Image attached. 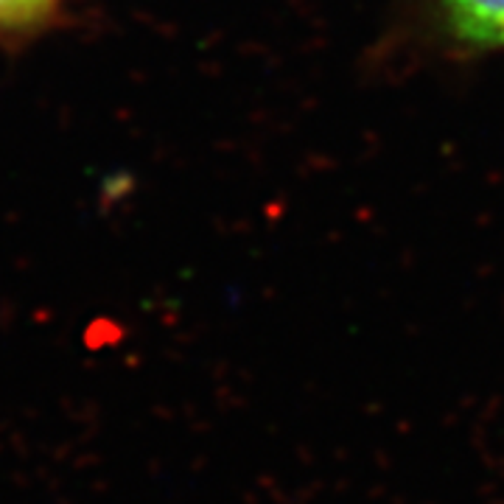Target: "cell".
I'll list each match as a JSON object with an SVG mask.
<instances>
[{
    "mask_svg": "<svg viewBox=\"0 0 504 504\" xmlns=\"http://www.w3.org/2000/svg\"><path fill=\"white\" fill-rule=\"evenodd\" d=\"M443 9L462 43L504 46V0H443Z\"/></svg>",
    "mask_w": 504,
    "mask_h": 504,
    "instance_id": "6da1fadb",
    "label": "cell"
},
{
    "mask_svg": "<svg viewBox=\"0 0 504 504\" xmlns=\"http://www.w3.org/2000/svg\"><path fill=\"white\" fill-rule=\"evenodd\" d=\"M57 0H0V31H26L51 17Z\"/></svg>",
    "mask_w": 504,
    "mask_h": 504,
    "instance_id": "7a4b0ae2",
    "label": "cell"
}]
</instances>
